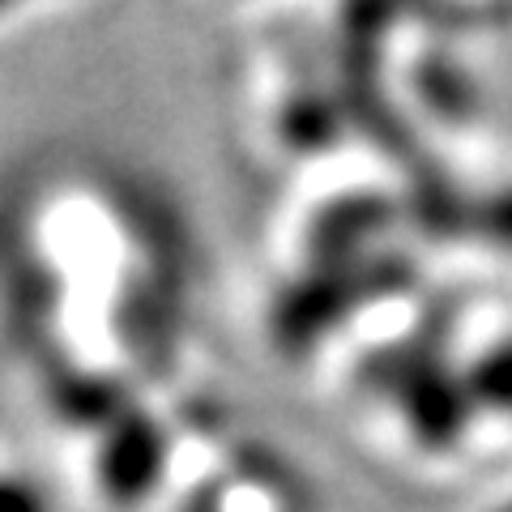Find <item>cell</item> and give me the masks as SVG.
<instances>
[{"mask_svg": "<svg viewBox=\"0 0 512 512\" xmlns=\"http://www.w3.org/2000/svg\"><path fill=\"white\" fill-rule=\"evenodd\" d=\"M0 512H47L43 500H39V491L35 487H26L22 478H0Z\"/></svg>", "mask_w": 512, "mask_h": 512, "instance_id": "obj_2", "label": "cell"}, {"mask_svg": "<svg viewBox=\"0 0 512 512\" xmlns=\"http://www.w3.org/2000/svg\"><path fill=\"white\" fill-rule=\"evenodd\" d=\"M478 393H483L491 406L512 410V342L500 346L495 355H487L483 376H478Z\"/></svg>", "mask_w": 512, "mask_h": 512, "instance_id": "obj_1", "label": "cell"}]
</instances>
